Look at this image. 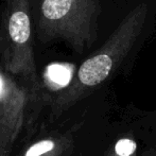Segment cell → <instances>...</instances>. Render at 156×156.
Segmentation results:
<instances>
[{
    "label": "cell",
    "instance_id": "1",
    "mask_svg": "<svg viewBox=\"0 0 156 156\" xmlns=\"http://www.w3.org/2000/svg\"><path fill=\"white\" fill-rule=\"evenodd\" d=\"M100 0H38L32 8L35 32L43 44L63 41L78 53L97 39Z\"/></svg>",
    "mask_w": 156,
    "mask_h": 156
},
{
    "label": "cell",
    "instance_id": "2",
    "mask_svg": "<svg viewBox=\"0 0 156 156\" xmlns=\"http://www.w3.org/2000/svg\"><path fill=\"white\" fill-rule=\"evenodd\" d=\"M31 0H3L0 17V58L6 71L38 87L33 41Z\"/></svg>",
    "mask_w": 156,
    "mask_h": 156
},
{
    "label": "cell",
    "instance_id": "3",
    "mask_svg": "<svg viewBox=\"0 0 156 156\" xmlns=\"http://www.w3.org/2000/svg\"><path fill=\"white\" fill-rule=\"evenodd\" d=\"M26 94L10 78L0 74V151L6 154L23 123Z\"/></svg>",
    "mask_w": 156,
    "mask_h": 156
},
{
    "label": "cell",
    "instance_id": "4",
    "mask_svg": "<svg viewBox=\"0 0 156 156\" xmlns=\"http://www.w3.org/2000/svg\"><path fill=\"white\" fill-rule=\"evenodd\" d=\"M58 144L52 139H41L31 144L23 156H56Z\"/></svg>",
    "mask_w": 156,
    "mask_h": 156
},
{
    "label": "cell",
    "instance_id": "5",
    "mask_svg": "<svg viewBox=\"0 0 156 156\" xmlns=\"http://www.w3.org/2000/svg\"><path fill=\"white\" fill-rule=\"evenodd\" d=\"M48 79L54 85L60 87L67 86L71 81V71L63 66H55L48 71Z\"/></svg>",
    "mask_w": 156,
    "mask_h": 156
},
{
    "label": "cell",
    "instance_id": "6",
    "mask_svg": "<svg viewBox=\"0 0 156 156\" xmlns=\"http://www.w3.org/2000/svg\"><path fill=\"white\" fill-rule=\"evenodd\" d=\"M136 148H137V144L135 141H133L132 139H120L119 141L116 144V153L119 156H131L135 152Z\"/></svg>",
    "mask_w": 156,
    "mask_h": 156
},
{
    "label": "cell",
    "instance_id": "7",
    "mask_svg": "<svg viewBox=\"0 0 156 156\" xmlns=\"http://www.w3.org/2000/svg\"><path fill=\"white\" fill-rule=\"evenodd\" d=\"M0 156H1V154H0Z\"/></svg>",
    "mask_w": 156,
    "mask_h": 156
}]
</instances>
